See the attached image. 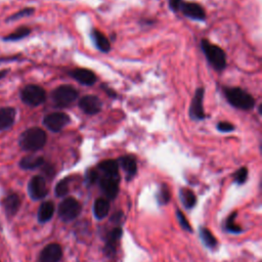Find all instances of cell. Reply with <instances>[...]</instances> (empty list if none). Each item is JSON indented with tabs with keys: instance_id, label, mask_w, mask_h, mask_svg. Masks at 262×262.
<instances>
[{
	"instance_id": "cell-23",
	"label": "cell",
	"mask_w": 262,
	"mask_h": 262,
	"mask_svg": "<svg viewBox=\"0 0 262 262\" xmlns=\"http://www.w3.org/2000/svg\"><path fill=\"white\" fill-rule=\"evenodd\" d=\"M98 169L106 176H119V164L116 160H105L98 165Z\"/></svg>"
},
{
	"instance_id": "cell-6",
	"label": "cell",
	"mask_w": 262,
	"mask_h": 262,
	"mask_svg": "<svg viewBox=\"0 0 262 262\" xmlns=\"http://www.w3.org/2000/svg\"><path fill=\"white\" fill-rule=\"evenodd\" d=\"M82 210L81 204L74 198H66L57 208L59 217L65 221L70 222L80 215Z\"/></svg>"
},
{
	"instance_id": "cell-22",
	"label": "cell",
	"mask_w": 262,
	"mask_h": 262,
	"mask_svg": "<svg viewBox=\"0 0 262 262\" xmlns=\"http://www.w3.org/2000/svg\"><path fill=\"white\" fill-rule=\"evenodd\" d=\"M110 212V203L109 200L105 198L96 199L93 204V214L96 219L103 220L106 217Z\"/></svg>"
},
{
	"instance_id": "cell-19",
	"label": "cell",
	"mask_w": 262,
	"mask_h": 262,
	"mask_svg": "<svg viewBox=\"0 0 262 262\" xmlns=\"http://www.w3.org/2000/svg\"><path fill=\"white\" fill-rule=\"evenodd\" d=\"M44 165V158L36 155H28L20 161V167L24 170H34Z\"/></svg>"
},
{
	"instance_id": "cell-12",
	"label": "cell",
	"mask_w": 262,
	"mask_h": 262,
	"mask_svg": "<svg viewBox=\"0 0 262 262\" xmlns=\"http://www.w3.org/2000/svg\"><path fill=\"white\" fill-rule=\"evenodd\" d=\"M179 9L187 17L195 21H205L206 12L204 7L197 2H181Z\"/></svg>"
},
{
	"instance_id": "cell-37",
	"label": "cell",
	"mask_w": 262,
	"mask_h": 262,
	"mask_svg": "<svg viewBox=\"0 0 262 262\" xmlns=\"http://www.w3.org/2000/svg\"><path fill=\"white\" fill-rule=\"evenodd\" d=\"M8 74V70L7 69H4V70H0V80L3 79L4 77Z\"/></svg>"
},
{
	"instance_id": "cell-26",
	"label": "cell",
	"mask_w": 262,
	"mask_h": 262,
	"mask_svg": "<svg viewBox=\"0 0 262 262\" xmlns=\"http://www.w3.org/2000/svg\"><path fill=\"white\" fill-rule=\"evenodd\" d=\"M200 238L203 244L210 249H214L217 246V240L212 235V232L208 228L202 227L200 229Z\"/></svg>"
},
{
	"instance_id": "cell-3",
	"label": "cell",
	"mask_w": 262,
	"mask_h": 262,
	"mask_svg": "<svg viewBox=\"0 0 262 262\" xmlns=\"http://www.w3.org/2000/svg\"><path fill=\"white\" fill-rule=\"evenodd\" d=\"M201 48L208 63L216 71H223L227 68V54L221 47L209 42L207 39L201 40Z\"/></svg>"
},
{
	"instance_id": "cell-9",
	"label": "cell",
	"mask_w": 262,
	"mask_h": 262,
	"mask_svg": "<svg viewBox=\"0 0 262 262\" xmlns=\"http://www.w3.org/2000/svg\"><path fill=\"white\" fill-rule=\"evenodd\" d=\"M28 193L34 201L44 199L48 193L45 178L41 175L33 176L28 183Z\"/></svg>"
},
{
	"instance_id": "cell-14",
	"label": "cell",
	"mask_w": 262,
	"mask_h": 262,
	"mask_svg": "<svg viewBox=\"0 0 262 262\" xmlns=\"http://www.w3.org/2000/svg\"><path fill=\"white\" fill-rule=\"evenodd\" d=\"M69 74L74 80L85 86H92L98 81V77L94 72L88 69H76L71 71Z\"/></svg>"
},
{
	"instance_id": "cell-31",
	"label": "cell",
	"mask_w": 262,
	"mask_h": 262,
	"mask_svg": "<svg viewBox=\"0 0 262 262\" xmlns=\"http://www.w3.org/2000/svg\"><path fill=\"white\" fill-rule=\"evenodd\" d=\"M248 178V169L246 167H242L239 169L234 175V180L238 184H244Z\"/></svg>"
},
{
	"instance_id": "cell-10",
	"label": "cell",
	"mask_w": 262,
	"mask_h": 262,
	"mask_svg": "<svg viewBox=\"0 0 262 262\" xmlns=\"http://www.w3.org/2000/svg\"><path fill=\"white\" fill-rule=\"evenodd\" d=\"M100 188L106 200H114L118 195L120 176L103 175L100 179Z\"/></svg>"
},
{
	"instance_id": "cell-35",
	"label": "cell",
	"mask_w": 262,
	"mask_h": 262,
	"mask_svg": "<svg viewBox=\"0 0 262 262\" xmlns=\"http://www.w3.org/2000/svg\"><path fill=\"white\" fill-rule=\"evenodd\" d=\"M102 89H103L106 94H108V95L110 96V98H112V99H116V98H117V92H116L114 89H112L110 86L105 85V84H102Z\"/></svg>"
},
{
	"instance_id": "cell-34",
	"label": "cell",
	"mask_w": 262,
	"mask_h": 262,
	"mask_svg": "<svg viewBox=\"0 0 262 262\" xmlns=\"http://www.w3.org/2000/svg\"><path fill=\"white\" fill-rule=\"evenodd\" d=\"M216 128H217V130L220 131V132L228 133V132H231V131H234V130H235V126L232 125L231 123H229V122L221 121V122L217 123Z\"/></svg>"
},
{
	"instance_id": "cell-18",
	"label": "cell",
	"mask_w": 262,
	"mask_h": 262,
	"mask_svg": "<svg viewBox=\"0 0 262 262\" xmlns=\"http://www.w3.org/2000/svg\"><path fill=\"white\" fill-rule=\"evenodd\" d=\"M119 166L124 170V172L127 175V178L130 179L132 178L135 174L138 172V163L137 159H135L133 156H123L118 160Z\"/></svg>"
},
{
	"instance_id": "cell-2",
	"label": "cell",
	"mask_w": 262,
	"mask_h": 262,
	"mask_svg": "<svg viewBox=\"0 0 262 262\" xmlns=\"http://www.w3.org/2000/svg\"><path fill=\"white\" fill-rule=\"evenodd\" d=\"M46 141L47 134L39 127H32L25 130L18 139V144L21 149L26 152L40 151L44 148Z\"/></svg>"
},
{
	"instance_id": "cell-25",
	"label": "cell",
	"mask_w": 262,
	"mask_h": 262,
	"mask_svg": "<svg viewBox=\"0 0 262 262\" xmlns=\"http://www.w3.org/2000/svg\"><path fill=\"white\" fill-rule=\"evenodd\" d=\"M30 33H31L30 28L21 27V28H17L15 32L3 37V40L4 41H18V40L24 39V38H26L28 35H30Z\"/></svg>"
},
{
	"instance_id": "cell-36",
	"label": "cell",
	"mask_w": 262,
	"mask_h": 262,
	"mask_svg": "<svg viewBox=\"0 0 262 262\" xmlns=\"http://www.w3.org/2000/svg\"><path fill=\"white\" fill-rule=\"evenodd\" d=\"M181 2H182L181 0H169V7H170L171 11H173V12L179 11Z\"/></svg>"
},
{
	"instance_id": "cell-1",
	"label": "cell",
	"mask_w": 262,
	"mask_h": 262,
	"mask_svg": "<svg viewBox=\"0 0 262 262\" xmlns=\"http://www.w3.org/2000/svg\"><path fill=\"white\" fill-rule=\"evenodd\" d=\"M227 103L235 109L242 111H251L255 106V99L246 90L240 87H226L223 89Z\"/></svg>"
},
{
	"instance_id": "cell-4",
	"label": "cell",
	"mask_w": 262,
	"mask_h": 262,
	"mask_svg": "<svg viewBox=\"0 0 262 262\" xmlns=\"http://www.w3.org/2000/svg\"><path fill=\"white\" fill-rule=\"evenodd\" d=\"M79 92L71 85H61L55 88L52 93V99L54 106L64 109L70 106L77 99Z\"/></svg>"
},
{
	"instance_id": "cell-7",
	"label": "cell",
	"mask_w": 262,
	"mask_h": 262,
	"mask_svg": "<svg viewBox=\"0 0 262 262\" xmlns=\"http://www.w3.org/2000/svg\"><path fill=\"white\" fill-rule=\"evenodd\" d=\"M70 116L63 112H54L46 115L43 118V125L52 132L62 131L68 124H70Z\"/></svg>"
},
{
	"instance_id": "cell-20",
	"label": "cell",
	"mask_w": 262,
	"mask_h": 262,
	"mask_svg": "<svg viewBox=\"0 0 262 262\" xmlns=\"http://www.w3.org/2000/svg\"><path fill=\"white\" fill-rule=\"evenodd\" d=\"M54 210H55V207H54L53 202L52 201L43 202L40 205L39 209H38V214H37L38 221H39L40 223H45L47 221H50L54 214Z\"/></svg>"
},
{
	"instance_id": "cell-11",
	"label": "cell",
	"mask_w": 262,
	"mask_h": 262,
	"mask_svg": "<svg viewBox=\"0 0 262 262\" xmlns=\"http://www.w3.org/2000/svg\"><path fill=\"white\" fill-rule=\"evenodd\" d=\"M79 109L87 115H95L102 111L103 103L100 98L95 95L82 96L78 103Z\"/></svg>"
},
{
	"instance_id": "cell-30",
	"label": "cell",
	"mask_w": 262,
	"mask_h": 262,
	"mask_svg": "<svg viewBox=\"0 0 262 262\" xmlns=\"http://www.w3.org/2000/svg\"><path fill=\"white\" fill-rule=\"evenodd\" d=\"M34 11L35 9L32 8V7H27V8H24L22 9V11L16 13L15 15L11 16L8 18H7V22L9 21H17L18 20V18H22V17H29L34 14Z\"/></svg>"
},
{
	"instance_id": "cell-17",
	"label": "cell",
	"mask_w": 262,
	"mask_h": 262,
	"mask_svg": "<svg viewBox=\"0 0 262 262\" xmlns=\"http://www.w3.org/2000/svg\"><path fill=\"white\" fill-rule=\"evenodd\" d=\"M90 37L93 44L100 52H102L103 53H108L111 51L110 40L108 39V37L103 34L101 31L96 30V29H92Z\"/></svg>"
},
{
	"instance_id": "cell-21",
	"label": "cell",
	"mask_w": 262,
	"mask_h": 262,
	"mask_svg": "<svg viewBox=\"0 0 262 262\" xmlns=\"http://www.w3.org/2000/svg\"><path fill=\"white\" fill-rule=\"evenodd\" d=\"M122 229L121 227L114 228L106 238L105 243V253L108 255H113L116 252V247H117V243L122 237Z\"/></svg>"
},
{
	"instance_id": "cell-27",
	"label": "cell",
	"mask_w": 262,
	"mask_h": 262,
	"mask_svg": "<svg viewBox=\"0 0 262 262\" xmlns=\"http://www.w3.org/2000/svg\"><path fill=\"white\" fill-rule=\"evenodd\" d=\"M69 182H70L69 178H64L56 184L54 190L56 197L63 198L68 195V192H69Z\"/></svg>"
},
{
	"instance_id": "cell-5",
	"label": "cell",
	"mask_w": 262,
	"mask_h": 262,
	"mask_svg": "<svg viewBox=\"0 0 262 262\" xmlns=\"http://www.w3.org/2000/svg\"><path fill=\"white\" fill-rule=\"evenodd\" d=\"M21 100L28 105L38 106L45 103L46 92L39 85L29 84L22 89Z\"/></svg>"
},
{
	"instance_id": "cell-24",
	"label": "cell",
	"mask_w": 262,
	"mask_h": 262,
	"mask_svg": "<svg viewBox=\"0 0 262 262\" xmlns=\"http://www.w3.org/2000/svg\"><path fill=\"white\" fill-rule=\"evenodd\" d=\"M179 198L183 206L187 209H192L195 207L197 203L196 195L189 189H181L179 192Z\"/></svg>"
},
{
	"instance_id": "cell-16",
	"label": "cell",
	"mask_w": 262,
	"mask_h": 262,
	"mask_svg": "<svg viewBox=\"0 0 262 262\" xmlns=\"http://www.w3.org/2000/svg\"><path fill=\"white\" fill-rule=\"evenodd\" d=\"M2 206L8 216H15L21 207V199L17 193H9L3 199Z\"/></svg>"
},
{
	"instance_id": "cell-29",
	"label": "cell",
	"mask_w": 262,
	"mask_h": 262,
	"mask_svg": "<svg viewBox=\"0 0 262 262\" xmlns=\"http://www.w3.org/2000/svg\"><path fill=\"white\" fill-rule=\"evenodd\" d=\"M236 217H237V213H232L226 222V229L231 232V234H240V232H242V228L235 223Z\"/></svg>"
},
{
	"instance_id": "cell-28",
	"label": "cell",
	"mask_w": 262,
	"mask_h": 262,
	"mask_svg": "<svg viewBox=\"0 0 262 262\" xmlns=\"http://www.w3.org/2000/svg\"><path fill=\"white\" fill-rule=\"evenodd\" d=\"M171 195H170V191L166 184H163L161 189L159 190V192L157 193V200L159 202L160 205H165L170 201Z\"/></svg>"
},
{
	"instance_id": "cell-15",
	"label": "cell",
	"mask_w": 262,
	"mask_h": 262,
	"mask_svg": "<svg viewBox=\"0 0 262 262\" xmlns=\"http://www.w3.org/2000/svg\"><path fill=\"white\" fill-rule=\"evenodd\" d=\"M16 116L17 111L12 106H4L0 109V131H4L13 127L16 121Z\"/></svg>"
},
{
	"instance_id": "cell-13",
	"label": "cell",
	"mask_w": 262,
	"mask_h": 262,
	"mask_svg": "<svg viewBox=\"0 0 262 262\" xmlns=\"http://www.w3.org/2000/svg\"><path fill=\"white\" fill-rule=\"evenodd\" d=\"M62 257V247L59 244H50L40 252L39 262H60Z\"/></svg>"
},
{
	"instance_id": "cell-8",
	"label": "cell",
	"mask_w": 262,
	"mask_h": 262,
	"mask_svg": "<svg viewBox=\"0 0 262 262\" xmlns=\"http://www.w3.org/2000/svg\"><path fill=\"white\" fill-rule=\"evenodd\" d=\"M204 95H205V89H204L203 87H199V88L196 89L195 95H193L189 109L190 118L193 121H202L206 118V114L203 105Z\"/></svg>"
},
{
	"instance_id": "cell-32",
	"label": "cell",
	"mask_w": 262,
	"mask_h": 262,
	"mask_svg": "<svg viewBox=\"0 0 262 262\" xmlns=\"http://www.w3.org/2000/svg\"><path fill=\"white\" fill-rule=\"evenodd\" d=\"M100 179V174L99 172L94 170V169H89L87 170L86 173H85V181L87 184H89V186H91V184H94L99 181Z\"/></svg>"
},
{
	"instance_id": "cell-33",
	"label": "cell",
	"mask_w": 262,
	"mask_h": 262,
	"mask_svg": "<svg viewBox=\"0 0 262 262\" xmlns=\"http://www.w3.org/2000/svg\"><path fill=\"white\" fill-rule=\"evenodd\" d=\"M176 216H177V219L179 221V225L180 227L184 229V230H188V231H192V227L189 223L188 219L186 218V216L183 215V213L179 210H176Z\"/></svg>"
}]
</instances>
